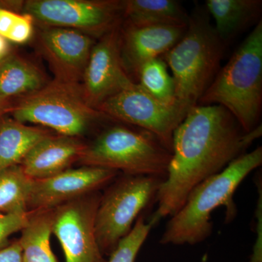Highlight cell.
<instances>
[{
    "mask_svg": "<svg viewBox=\"0 0 262 262\" xmlns=\"http://www.w3.org/2000/svg\"><path fill=\"white\" fill-rule=\"evenodd\" d=\"M261 135V124L246 132L220 105L191 108L174 132L168 173L158 191V207L150 223L154 227L175 214L194 187L247 152Z\"/></svg>",
    "mask_w": 262,
    "mask_h": 262,
    "instance_id": "6da1fadb",
    "label": "cell"
},
{
    "mask_svg": "<svg viewBox=\"0 0 262 262\" xmlns=\"http://www.w3.org/2000/svg\"><path fill=\"white\" fill-rule=\"evenodd\" d=\"M261 164L262 147L258 146L198 184L182 208L170 217L160 244L194 246L204 242L213 232L211 214L220 207H225V223L233 222L238 212L234 193L245 179Z\"/></svg>",
    "mask_w": 262,
    "mask_h": 262,
    "instance_id": "7a4b0ae2",
    "label": "cell"
},
{
    "mask_svg": "<svg viewBox=\"0 0 262 262\" xmlns=\"http://www.w3.org/2000/svg\"><path fill=\"white\" fill-rule=\"evenodd\" d=\"M198 105H220L246 132L260 123L262 110V21L242 44L200 98Z\"/></svg>",
    "mask_w": 262,
    "mask_h": 262,
    "instance_id": "3957f363",
    "label": "cell"
},
{
    "mask_svg": "<svg viewBox=\"0 0 262 262\" xmlns=\"http://www.w3.org/2000/svg\"><path fill=\"white\" fill-rule=\"evenodd\" d=\"M225 48L207 11L189 15L184 35L162 57L171 72L178 101L198 104L221 69Z\"/></svg>",
    "mask_w": 262,
    "mask_h": 262,
    "instance_id": "277c9868",
    "label": "cell"
},
{
    "mask_svg": "<svg viewBox=\"0 0 262 262\" xmlns=\"http://www.w3.org/2000/svg\"><path fill=\"white\" fill-rule=\"evenodd\" d=\"M171 157L172 151L154 134L123 123L100 133L86 145L79 163L125 175L165 179Z\"/></svg>",
    "mask_w": 262,
    "mask_h": 262,
    "instance_id": "5b68a950",
    "label": "cell"
},
{
    "mask_svg": "<svg viewBox=\"0 0 262 262\" xmlns=\"http://www.w3.org/2000/svg\"><path fill=\"white\" fill-rule=\"evenodd\" d=\"M13 119L49 127L58 135L78 137L96 122L110 119L86 101L81 83L56 80L20 99Z\"/></svg>",
    "mask_w": 262,
    "mask_h": 262,
    "instance_id": "8992f818",
    "label": "cell"
},
{
    "mask_svg": "<svg viewBox=\"0 0 262 262\" xmlns=\"http://www.w3.org/2000/svg\"><path fill=\"white\" fill-rule=\"evenodd\" d=\"M165 179L150 176L122 174L101 194L95 229L103 256L110 254L130 233L136 221L155 203Z\"/></svg>",
    "mask_w": 262,
    "mask_h": 262,
    "instance_id": "52a82bcc",
    "label": "cell"
},
{
    "mask_svg": "<svg viewBox=\"0 0 262 262\" xmlns=\"http://www.w3.org/2000/svg\"><path fill=\"white\" fill-rule=\"evenodd\" d=\"M192 107L179 101L162 102L139 84L133 83L101 103L97 110L111 120L149 131L172 151L174 132Z\"/></svg>",
    "mask_w": 262,
    "mask_h": 262,
    "instance_id": "ba28073f",
    "label": "cell"
},
{
    "mask_svg": "<svg viewBox=\"0 0 262 262\" xmlns=\"http://www.w3.org/2000/svg\"><path fill=\"white\" fill-rule=\"evenodd\" d=\"M24 14L47 27L74 29L89 37H103L118 26L123 1L28 0Z\"/></svg>",
    "mask_w": 262,
    "mask_h": 262,
    "instance_id": "9c48e42d",
    "label": "cell"
},
{
    "mask_svg": "<svg viewBox=\"0 0 262 262\" xmlns=\"http://www.w3.org/2000/svg\"><path fill=\"white\" fill-rule=\"evenodd\" d=\"M101 194L91 193L54 208L53 234L61 244L66 262H106L95 229Z\"/></svg>",
    "mask_w": 262,
    "mask_h": 262,
    "instance_id": "30bf717a",
    "label": "cell"
},
{
    "mask_svg": "<svg viewBox=\"0 0 262 262\" xmlns=\"http://www.w3.org/2000/svg\"><path fill=\"white\" fill-rule=\"evenodd\" d=\"M117 27L93 46L81 82L86 101L96 110L108 98L135 83L122 63Z\"/></svg>",
    "mask_w": 262,
    "mask_h": 262,
    "instance_id": "8fae6325",
    "label": "cell"
},
{
    "mask_svg": "<svg viewBox=\"0 0 262 262\" xmlns=\"http://www.w3.org/2000/svg\"><path fill=\"white\" fill-rule=\"evenodd\" d=\"M119 172L83 165L49 178L33 180L29 211L54 209L74 200L98 192L113 182Z\"/></svg>",
    "mask_w": 262,
    "mask_h": 262,
    "instance_id": "7c38bea8",
    "label": "cell"
},
{
    "mask_svg": "<svg viewBox=\"0 0 262 262\" xmlns=\"http://www.w3.org/2000/svg\"><path fill=\"white\" fill-rule=\"evenodd\" d=\"M38 41L56 80L81 83L94 46L92 38L74 29L46 27Z\"/></svg>",
    "mask_w": 262,
    "mask_h": 262,
    "instance_id": "4fadbf2b",
    "label": "cell"
},
{
    "mask_svg": "<svg viewBox=\"0 0 262 262\" xmlns=\"http://www.w3.org/2000/svg\"><path fill=\"white\" fill-rule=\"evenodd\" d=\"M187 27H133L126 24V29L120 32V53L124 68L130 79L131 75L136 79L141 66L162 58L173 48L184 35Z\"/></svg>",
    "mask_w": 262,
    "mask_h": 262,
    "instance_id": "5bb4252c",
    "label": "cell"
},
{
    "mask_svg": "<svg viewBox=\"0 0 262 262\" xmlns=\"http://www.w3.org/2000/svg\"><path fill=\"white\" fill-rule=\"evenodd\" d=\"M86 145L78 137L51 134L33 147L20 165L32 180L49 178L79 162Z\"/></svg>",
    "mask_w": 262,
    "mask_h": 262,
    "instance_id": "9a60e30c",
    "label": "cell"
},
{
    "mask_svg": "<svg viewBox=\"0 0 262 262\" xmlns=\"http://www.w3.org/2000/svg\"><path fill=\"white\" fill-rule=\"evenodd\" d=\"M206 9L214 20L215 32L226 46L244 29L261 20L262 1L207 0Z\"/></svg>",
    "mask_w": 262,
    "mask_h": 262,
    "instance_id": "2e32d148",
    "label": "cell"
},
{
    "mask_svg": "<svg viewBox=\"0 0 262 262\" xmlns=\"http://www.w3.org/2000/svg\"><path fill=\"white\" fill-rule=\"evenodd\" d=\"M127 25L187 26L189 15L176 0H127L123 1V14Z\"/></svg>",
    "mask_w": 262,
    "mask_h": 262,
    "instance_id": "e0dca14e",
    "label": "cell"
},
{
    "mask_svg": "<svg viewBox=\"0 0 262 262\" xmlns=\"http://www.w3.org/2000/svg\"><path fill=\"white\" fill-rule=\"evenodd\" d=\"M51 134L41 127L29 126L14 119L0 123V170L21 165L29 151Z\"/></svg>",
    "mask_w": 262,
    "mask_h": 262,
    "instance_id": "ac0fdd59",
    "label": "cell"
},
{
    "mask_svg": "<svg viewBox=\"0 0 262 262\" xmlns=\"http://www.w3.org/2000/svg\"><path fill=\"white\" fill-rule=\"evenodd\" d=\"M46 84L42 71L25 58L8 54L0 63V97L25 96Z\"/></svg>",
    "mask_w": 262,
    "mask_h": 262,
    "instance_id": "d6986e66",
    "label": "cell"
},
{
    "mask_svg": "<svg viewBox=\"0 0 262 262\" xmlns=\"http://www.w3.org/2000/svg\"><path fill=\"white\" fill-rule=\"evenodd\" d=\"M53 214L54 209L31 211L18 239L23 262H58L51 246Z\"/></svg>",
    "mask_w": 262,
    "mask_h": 262,
    "instance_id": "ffe728a7",
    "label": "cell"
},
{
    "mask_svg": "<svg viewBox=\"0 0 262 262\" xmlns=\"http://www.w3.org/2000/svg\"><path fill=\"white\" fill-rule=\"evenodd\" d=\"M32 182L20 165L0 170V213L28 212Z\"/></svg>",
    "mask_w": 262,
    "mask_h": 262,
    "instance_id": "44dd1931",
    "label": "cell"
},
{
    "mask_svg": "<svg viewBox=\"0 0 262 262\" xmlns=\"http://www.w3.org/2000/svg\"><path fill=\"white\" fill-rule=\"evenodd\" d=\"M136 80V83L162 102L173 103L178 101L173 77L163 58H155L141 66Z\"/></svg>",
    "mask_w": 262,
    "mask_h": 262,
    "instance_id": "7402d4cb",
    "label": "cell"
},
{
    "mask_svg": "<svg viewBox=\"0 0 262 262\" xmlns=\"http://www.w3.org/2000/svg\"><path fill=\"white\" fill-rule=\"evenodd\" d=\"M153 225L141 214L126 237L120 241L106 262H135L138 253L147 239Z\"/></svg>",
    "mask_w": 262,
    "mask_h": 262,
    "instance_id": "603a6c76",
    "label": "cell"
},
{
    "mask_svg": "<svg viewBox=\"0 0 262 262\" xmlns=\"http://www.w3.org/2000/svg\"><path fill=\"white\" fill-rule=\"evenodd\" d=\"M31 211L20 213H0V249L10 244V236L20 232L28 222Z\"/></svg>",
    "mask_w": 262,
    "mask_h": 262,
    "instance_id": "cb8c5ba5",
    "label": "cell"
},
{
    "mask_svg": "<svg viewBox=\"0 0 262 262\" xmlns=\"http://www.w3.org/2000/svg\"><path fill=\"white\" fill-rule=\"evenodd\" d=\"M257 189V203L254 215V230L256 239L253 244L252 253L249 262H262V177L261 171L257 172L254 178Z\"/></svg>",
    "mask_w": 262,
    "mask_h": 262,
    "instance_id": "d4e9b609",
    "label": "cell"
},
{
    "mask_svg": "<svg viewBox=\"0 0 262 262\" xmlns=\"http://www.w3.org/2000/svg\"><path fill=\"white\" fill-rule=\"evenodd\" d=\"M33 19L27 14H18L10 29L7 39L15 43H24L28 41L33 32Z\"/></svg>",
    "mask_w": 262,
    "mask_h": 262,
    "instance_id": "484cf974",
    "label": "cell"
},
{
    "mask_svg": "<svg viewBox=\"0 0 262 262\" xmlns=\"http://www.w3.org/2000/svg\"><path fill=\"white\" fill-rule=\"evenodd\" d=\"M0 262H23L22 248L18 239L0 249Z\"/></svg>",
    "mask_w": 262,
    "mask_h": 262,
    "instance_id": "4316f807",
    "label": "cell"
},
{
    "mask_svg": "<svg viewBox=\"0 0 262 262\" xmlns=\"http://www.w3.org/2000/svg\"><path fill=\"white\" fill-rule=\"evenodd\" d=\"M8 44L6 39L0 35V57H5L8 55Z\"/></svg>",
    "mask_w": 262,
    "mask_h": 262,
    "instance_id": "83f0119b",
    "label": "cell"
},
{
    "mask_svg": "<svg viewBox=\"0 0 262 262\" xmlns=\"http://www.w3.org/2000/svg\"><path fill=\"white\" fill-rule=\"evenodd\" d=\"M9 99L0 97V116L9 110Z\"/></svg>",
    "mask_w": 262,
    "mask_h": 262,
    "instance_id": "f1b7e54d",
    "label": "cell"
},
{
    "mask_svg": "<svg viewBox=\"0 0 262 262\" xmlns=\"http://www.w3.org/2000/svg\"><path fill=\"white\" fill-rule=\"evenodd\" d=\"M5 57H0V63H1L2 61H3V59L5 58Z\"/></svg>",
    "mask_w": 262,
    "mask_h": 262,
    "instance_id": "f546056e",
    "label": "cell"
}]
</instances>
